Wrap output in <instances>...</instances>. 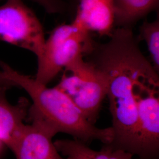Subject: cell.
Segmentation results:
<instances>
[{
	"mask_svg": "<svg viewBox=\"0 0 159 159\" xmlns=\"http://www.w3.org/2000/svg\"><path fill=\"white\" fill-rule=\"evenodd\" d=\"M0 67L8 79L30 97L32 104L27 117L31 121L47 125L56 134H68L87 144L96 140L102 144L112 142L111 127L100 129L89 122L70 98L56 87L48 88L4 62L0 61Z\"/></svg>",
	"mask_w": 159,
	"mask_h": 159,
	"instance_id": "cell-1",
	"label": "cell"
},
{
	"mask_svg": "<svg viewBox=\"0 0 159 159\" xmlns=\"http://www.w3.org/2000/svg\"><path fill=\"white\" fill-rule=\"evenodd\" d=\"M95 47L90 33L73 22L57 26L46 40L34 79L47 85L70 63L91 54Z\"/></svg>",
	"mask_w": 159,
	"mask_h": 159,
	"instance_id": "cell-2",
	"label": "cell"
},
{
	"mask_svg": "<svg viewBox=\"0 0 159 159\" xmlns=\"http://www.w3.org/2000/svg\"><path fill=\"white\" fill-rule=\"evenodd\" d=\"M56 87L63 91L79 108L85 119L95 125L107 93V81L93 62L78 58L63 70Z\"/></svg>",
	"mask_w": 159,
	"mask_h": 159,
	"instance_id": "cell-3",
	"label": "cell"
},
{
	"mask_svg": "<svg viewBox=\"0 0 159 159\" xmlns=\"http://www.w3.org/2000/svg\"><path fill=\"white\" fill-rule=\"evenodd\" d=\"M0 41L32 52L37 60L42 56L46 41L43 27L23 0H7L0 6Z\"/></svg>",
	"mask_w": 159,
	"mask_h": 159,
	"instance_id": "cell-4",
	"label": "cell"
},
{
	"mask_svg": "<svg viewBox=\"0 0 159 159\" xmlns=\"http://www.w3.org/2000/svg\"><path fill=\"white\" fill-rule=\"evenodd\" d=\"M138 125L135 154L140 159H159V86L144 85L136 90Z\"/></svg>",
	"mask_w": 159,
	"mask_h": 159,
	"instance_id": "cell-5",
	"label": "cell"
},
{
	"mask_svg": "<svg viewBox=\"0 0 159 159\" xmlns=\"http://www.w3.org/2000/svg\"><path fill=\"white\" fill-rule=\"evenodd\" d=\"M57 134L37 121L25 125L12 150L17 159H69L63 158L52 139Z\"/></svg>",
	"mask_w": 159,
	"mask_h": 159,
	"instance_id": "cell-6",
	"label": "cell"
},
{
	"mask_svg": "<svg viewBox=\"0 0 159 159\" xmlns=\"http://www.w3.org/2000/svg\"><path fill=\"white\" fill-rule=\"evenodd\" d=\"M73 23L87 32L110 36L115 27L114 0H77Z\"/></svg>",
	"mask_w": 159,
	"mask_h": 159,
	"instance_id": "cell-7",
	"label": "cell"
},
{
	"mask_svg": "<svg viewBox=\"0 0 159 159\" xmlns=\"http://www.w3.org/2000/svg\"><path fill=\"white\" fill-rule=\"evenodd\" d=\"M8 89L0 88V142L12 151L25 125L24 121L28 116L30 103L22 97L16 104H12L6 97Z\"/></svg>",
	"mask_w": 159,
	"mask_h": 159,
	"instance_id": "cell-8",
	"label": "cell"
},
{
	"mask_svg": "<svg viewBox=\"0 0 159 159\" xmlns=\"http://www.w3.org/2000/svg\"><path fill=\"white\" fill-rule=\"evenodd\" d=\"M54 143L60 154L69 159H133L134 156L111 144H103L100 150H96L74 139L57 140Z\"/></svg>",
	"mask_w": 159,
	"mask_h": 159,
	"instance_id": "cell-9",
	"label": "cell"
},
{
	"mask_svg": "<svg viewBox=\"0 0 159 159\" xmlns=\"http://www.w3.org/2000/svg\"><path fill=\"white\" fill-rule=\"evenodd\" d=\"M159 0H114L115 25L131 27L148 13L156 9Z\"/></svg>",
	"mask_w": 159,
	"mask_h": 159,
	"instance_id": "cell-10",
	"label": "cell"
},
{
	"mask_svg": "<svg viewBox=\"0 0 159 159\" xmlns=\"http://www.w3.org/2000/svg\"><path fill=\"white\" fill-rule=\"evenodd\" d=\"M139 40L144 41L150 53L151 63L157 72L159 70V21H144L139 29Z\"/></svg>",
	"mask_w": 159,
	"mask_h": 159,
	"instance_id": "cell-11",
	"label": "cell"
},
{
	"mask_svg": "<svg viewBox=\"0 0 159 159\" xmlns=\"http://www.w3.org/2000/svg\"><path fill=\"white\" fill-rule=\"evenodd\" d=\"M42 7L47 13L61 14L66 10V5L63 0H30Z\"/></svg>",
	"mask_w": 159,
	"mask_h": 159,
	"instance_id": "cell-12",
	"label": "cell"
},
{
	"mask_svg": "<svg viewBox=\"0 0 159 159\" xmlns=\"http://www.w3.org/2000/svg\"><path fill=\"white\" fill-rule=\"evenodd\" d=\"M16 87V84L12 81L11 80L8 79L6 76L4 72L1 70L0 71V88L1 87H7L8 89Z\"/></svg>",
	"mask_w": 159,
	"mask_h": 159,
	"instance_id": "cell-13",
	"label": "cell"
},
{
	"mask_svg": "<svg viewBox=\"0 0 159 159\" xmlns=\"http://www.w3.org/2000/svg\"><path fill=\"white\" fill-rule=\"evenodd\" d=\"M1 143H2L1 142H0V144H1Z\"/></svg>",
	"mask_w": 159,
	"mask_h": 159,
	"instance_id": "cell-14",
	"label": "cell"
},
{
	"mask_svg": "<svg viewBox=\"0 0 159 159\" xmlns=\"http://www.w3.org/2000/svg\"></svg>",
	"mask_w": 159,
	"mask_h": 159,
	"instance_id": "cell-15",
	"label": "cell"
}]
</instances>
